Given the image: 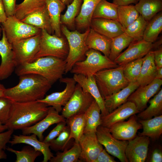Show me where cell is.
Masks as SVG:
<instances>
[{
    "label": "cell",
    "instance_id": "39",
    "mask_svg": "<svg viewBox=\"0 0 162 162\" xmlns=\"http://www.w3.org/2000/svg\"><path fill=\"white\" fill-rule=\"evenodd\" d=\"M83 0H73L70 4L67 5L65 13L61 15L60 23L72 28L75 25V20L79 14Z\"/></svg>",
    "mask_w": 162,
    "mask_h": 162
},
{
    "label": "cell",
    "instance_id": "62",
    "mask_svg": "<svg viewBox=\"0 0 162 162\" xmlns=\"http://www.w3.org/2000/svg\"></svg>",
    "mask_w": 162,
    "mask_h": 162
},
{
    "label": "cell",
    "instance_id": "9",
    "mask_svg": "<svg viewBox=\"0 0 162 162\" xmlns=\"http://www.w3.org/2000/svg\"><path fill=\"white\" fill-rule=\"evenodd\" d=\"M41 37V33L11 44L17 66L33 61L39 50Z\"/></svg>",
    "mask_w": 162,
    "mask_h": 162
},
{
    "label": "cell",
    "instance_id": "1",
    "mask_svg": "<svg viewBox=\"0 0 162 162\" xmlns=\"http://www.w3.org/2000/svg\"><path fill=\"white\" fill-rule=\"evenodd\" d=\"M18 84L6 88L4 96L14 102H27L43 98L52 84L44 77L34 74L20 76Z\"/></svg>",
    "mask_w": 162,
    "mask_h": 162
},
{
    "label": "cell",
    "instance_id": "48",
    "mask_svg": "<svg viewBox=\"0 0 162 162\" xmlns=\"http://www.w3.org/2000/svg\"><path fill=\"white\" fill-rule=\"evenodd\" d=\"M14 131L12 130H8L4 132L0 133V148L5 150L6 144L9 143Z\"/></svg>",
    "mask_w": 162,
    "mask_h": 162
},
{
    "label": "cell",
    "instance_id": "60",
    "mask_svg": "<svg viewBox=\"0 0 162 162\" xmlns=\"http://www.w3.org/2000/svg\"><path fill=\"white\" fill-rule=\"evenodd\" d=\"M2 32V28L1 27L0 25V35H1V33Z\"/></svg>",
    "mask_w": 162,
    "mask_h": 162
},
{
    "label": "cell",
    "instance_id": "8",
    "mask_svg": "<svg viewBox=\"0 0 162 162\" xmlns=\"http://www.w3.org/2000/svg\"><path fill=\"white\" fill-rule=\"evenodd\" d=\"M2 24V28L11 44L41 33L40 29L23 22L14 15L7 16L5 21Z\"/></svg>",
    "mask_w": 162,
    "mask_h": 162
},
{
    "label": "cell",
    "instance_id": "24",
    "mask_svg": "<svg viewBox=\"0 0 162 162\" xmlns=\"http://www.w3.org/2000/svg\"><path fill=\"white\" fill-rule=\"evenodd\" d=\"M139 86L137 81L131 82L118 92L104 99L106 110L109 113L127 101L130 95Z\"/></svg>",
    "mask_w": 162,
    "mask_h": 162
},
{
    "label": "cell",
    "instance_id": "25",
    "mask_svg": "<svg viewBox=\"0 0 162 162\" xmlns=\"http://www.w3.org/2000/svg\"><path fill=\"white\" fill-rule=\"evenodd\" d=\"M157 69L154 51L151 50L143 57L140 73L136 81L139 86L147 85L155 79Z\"/></svg>",
    "mask_w": 162,
    "mask_h": 162
},
{
    "label": "cell",
    "instance_id": "38",
    "mask_svg": "<svg viewBox=\"0 0 162 162\" xmlns=\"http://www.w3.org/2000/svg\"><path fill=\"white\" fill-rule=\"evenodd\" d=\"M110 53L109 58L114 61L122 51L128 47L134 39L124 32L111 38Z\"/></svg>",
    "mask_w": 162,
    "mask_h": 162
},
{
    "label": "cell",
    "instance_id": "45",
    "mask_svg": "<svg viewBox=\"0 0 162 162\" xmlns=\"http://www.w3.org/2000/svg\"><path fill=\"white\" fill-rule=\"evenodd\" d=\"M70 134V128L68 125L66 126L59 135L49 143L50 147L56 152L65 149L69 143L68 140Z\"/></svg>",
    "mask_w": 162,
    "mask_h": 162
},
{
    "label": "cell",
    "instance_id": "40",
    "mask_svg": "<svg viewBox=\"0 0 162 162\" xmlns=\"http://www.w3.org/2000/svg\"><path fill=\"white\" fill-rule=\"evenodd\" d=\"M118 21L124 29L133 23L139 16L140 14L134 6L129 5L118 6Z\"/></svg>",
    "mask_w": 162,
    "mask_h": 162
},
{
    "label": "cell",
    "instance_id": "3",
    "mask_svg": "<svg viewBox=\"0 0 162 162\" xmlns=\"http://www.w3.org/2000/svg\"><path fill=\"white\" fill-rule=\"evenodd\" d=\"M66 64L65 59L47 56L40 57L30 63L18 66L15 70L18 76L28 74L38 75L52 84L63 77L65 73Z\"/></svg>",
    "mask_w": 162,
    "mask_h": 162
},
{
    "label": "cell",
    "instance_id": "35",
    "mask_svg": "<svg viewBox=\"0 0 162 162\" xmlns=\"http://www.w3.org/2000/svg\"><path fill=\"white\" fill-rule=\"evenodd\" d=\"M150 105L146 109L138 113L137 117L141 120H147L162 114V89L150 100Z\"/></svg>",
    "mask_w": 162,
    "mask_h": 162
},
{
    "label": "cell",
    "instance_id": "41",
    "mask_svg": "<svg viewBox=\"0 0 162 162\" xmlns=\"http://www.w3.org/2000/svg\"><path fill=\"white\" fill-rule=\"evenodd\" d=\"M81 148L79 143L74 142L71 148L65 149L62 152H57L50 160V162H76L80 158Z\"/></svg>",
    "mask_w": 162,
    "mask_h": 162
},
{
    "label": "cell",
    "instance_id": "23",
    "mask_svg": "<svg viewBox=\"0 0 162 162\" xmlns=\"http://www.w3.org/2000/svg\"><path fill=\"white\" fill-rule=\"evenodd\" d=\"M32 134L30 136L14 135L12 139L9 143L12 146L20 143H25L30 145L43 154L44 159L42 162L50 161L54 155L51 152L49 144L38 140L36 135Z\"/></svg>",
    "mask_w": 162,
    "mask_h": 162
},
{
    "label": "cell",
    "instance_id": "51",
    "mask_svg": "<svg viewBox=\"0 0 162 162\" xmlns=\"http://www.w3.org/2000/svg\"><path fill=\"white\" fill-rule=\"evenodd\" d=\"M154 61L157 68L162 67V48L160 47L153 51Z\"/></svg>",
    "mask_w": 162,
    "mask_h": 162
},
{
    "label": "cell",
    "instance_id": "16",
    "mask_svg": "<svg viewBox=\"0 0 162 162\" xmlns=\"http://www.w3.org/2000/svg\"><path fill=\"white\" fill-rule=\"evenodd\" d=\"M130 117L128 121L117 122L108 128L111 134L116 138L129 141L134 138L138 130L142 128V126L137 121L135 114Z\"/></svg>",
    "mask_w": 162,
    "mask_h": 162
},
{
    "label": "cell",
    "instance_id": "34",
    "mask_svg": "<svg viewBox=\"0 0 162 162\" xmlns=\"http://www.w3.org/2000/svg\"><path fill=\"white\" fill-rule=\"evenodd\" d=\"M66 122L70 128L68 142L74 139V142L79 143L83 134L85 123L84 114L72 116L66 119Z\"/></svg>",
    "mask_w": 162,
    "mask_h": 162
},
{
    "label": "cell",
    "instance_id": "17",
    "mask_svg": "<svg viewBox=\"0 0 162 162\" xmlns=\"http://www.w3.org/2000/svg\"><path fill=\"white\" fill-rule=\"evenodd\" d=\"M66 119L53 108H48L46 116L41 120L34 124L22 129V134L28 135L31 134L36 135L39 140L42 141L44 140V132L51 125L60 122L65 121Z\"/></svg>",
    "mask_w": 162,
    "mask_h": 162
},
{
    "label": "cell",
    "instance_id": "7",
    "mask_svg": "<svg viewBox=\"0 0 162 162\" xmlns=\"http://www.w3.org/2000/svg\"><path fill=\"white\" fill-rule=\"evenodd\" d=\"M68 52V45L66 39L52 35L45 30L42 29L39 50L33 61L39 58L47 56L65 60Z\"/></svg>",
    "mask_w": 162,
    "mask_h": 162
},
{
    "label": "cell",
    "instance_id": "2",
    "mask_svg": "<svg viewBox=\"0 0 162 162\" xmlns=\"http://www.w3.org/2000/svg\"><path fill=\"white\" fill-rule=\"evenodd\" d=\"M48 106L37 100L13 102L10 117L4 124L8 130H21L36 124L47 115Z\"/></svg>",
    "mask_w": 162,
    "mask_h": 162
},
{
    "label": "cell",
    "instance_id": "52",
    "mask_svg": "<svg viewBox=\"0 0 162 162\" xmlns=\"http://www.w3.org/2000/svg\"><path fill=\"white\" fill-rule=\"evenodd\" d=\"M150 162H162V153L160 149L156 148L154 150L152 155Z\"/></svg>",
    "mask_w": 162,
    "mask_h": 162
},
{
    "label": "cell",
    "instance_id": "46",
    "mask_svg": "<svg viewBox=\"0 0 162 162\" xmlns=\"http://www.w3.org/2000/svg\"><path fill=\"white\" fill-rule=\"evenodd\" d=\"M13 101L4 96L0 97V123L4 124L10 115Z\"/></svg>",
    "mask_w": 162,
    "mask_h": 162
},
{
    "label": "cell",
    "instance_id": "26",
    "mask_svg": "<svg viewBox=\"0 0 162 162\" xmlns=\"http://www.w3.org/2000/svg\"><path fill=\"white\" fill-rule=\"evenodd\" d=\"M80 12L76 18L75 25L78 29L90 28L94 11L101 0H83Z\"/></svg>",
    "mask_w": 162,
    "mask_h": 162
},
{
    "label": "cell",
    "instance_id": "54",
    "mask_svg": "<svg viewBox=\"0 0 162 162\" xmlns=\"http://www.w3.org/2000/svg\"><path fill=\"white\" fill-rule=\"evenodd\" d=\"M7 18L2 0H0V22H4Z\"/></svg>",
    "mask_w": 162,
    "mask_h": 162
},
{
    "label": "cell",
    "instance_id": "61",
    "mask_svg": "<svg viewBox=\"0 0 162 162\" xmlns=\"http://www.w3.org/2000/svg\"><path fill=\"white\" fill-rule=\"evenodd\" d=\"M68 0L70 3V2H71L73 1V0Z\"/></svg>",
    "mask_w": 162,
    "mask_h": 162
},
{
    "label": "cell",
    "instance_id": "47",
    "mask_svg": "<svg viewBox=\"0 0 162 162\" xmlns=\"http://www.w3.org/2000/svg\"><path fill=\"white\" fill-rule=\"evenodd\" d=\"M66 121L57 123V125L51 131L43 141L49 143L59 135L66 126Z\"/></svg>",
    "mask_w": 162,
    "mask_h": 162
},
{
    "label": "cell",
    "instance_id": "12",
    "mask_svg": "<svg viewBox=\"0 0 162 162\" xmlns=\"http://www.w3.org/2000/svg\"><path fill=\"white\" fill-rule=\"evenodd\" d=\"M60 81L66 86L62 91L52 93L43 98L37 101L50 106L59 112L68 102L74 91L76 83L73 78L62 77Z\"/></svg>",
    "mask_w": 162,
    "mask_h": 162
},
{
    "label": "cell",
    "instance_id": "19",
    "mask_svg": "<svg viewBox=\"0 0 162 162\" xmlns=\"http://www.w3.org/2000/svg\"><path fill=\"white\" fill-rule=\"evenodd\" d=\"M150 143L149 137L138 136L129 141L125 154L129 162H144L147 155Z\"/></svg>",
    "mask_w": 162,
    "mask_h": 162
},
{
    "label": "cell",
    "instance_id": "55",
    "mask_svg": "<svg viewBox=\"0 0 162 162\" xmlns=\"http://www.w3.org/2000/svg\"><path fill=\"white\" fill-rule=\"evenodd\" d=\"M155 79L162 80V67L157 68Z\"/></svg>",
    "mask_w": 162,
    "mask_h": 162
},
{
    "label": "cell",
    "instance_id": "21",
    "mask_svg": "<svg viewBox=\"0 0 162 162\" xmlns=\"http://www.w3.org/2000/svg\"><path fill=\"white\" fill-rule=\"evenodd\" d=\"M76 83L81 87L83 91L90 94L99 106L101 116L108 113L105 108L104 100L98 87L94 76L87 77L80 74H74L73 77Z\"/></svg>",
    "mask_w": 162,
    "mask_h": 162
},
{
    "label": "cell",
    "instance_id": "22",
    "mask_svg": "<svg viewBox=\"0 0 162 162\" xmlns=\"http://www.w3.org/2000/svg\"><path fill=\"white\" fill-rule=\"evenodd\" d=\"M90 27L98 33L110 38L124 32V29L118 21L110 19L92 18Z\"/></svg>",
    "mask_w": 162,
    "mask_h": 162
},
{
    "label": "cell",
    "instance_id": "37",
    "mask_svg": "<svg viewBox=\"0 0 162 162\" xmlns=\"http://www.w3.org/2000/svg\"><path fill=\"white\" fill-rule=\"evenodd\" d=\"M118 6L106 0H101L95 9L92 19L103 18L118 21Z\"/></svg>",
    "mask_w": 162,
    "mask_h": 162
},
{
    "label": "cell",
    "instance_id": "31",
    "mask_svg": "<svg viewBox=\"0 0 162 162\" xmlns=\"http://www.w3.org/2000/svg\"><path fill=\"white\" fill-rule=\"evenodd\" d=\"M134 6L139 14L148 22L162 11V0H139Z\"/></svg>",
    "mask_w": 162,
    "mask_h": 162
},
{
    "label": "cell",
    "instance_id": "20",
    "mask_svg": "<svg viewBox=\"0 0 162 162\" xmlns=\"http://www.w3.org/2000/svg\"><path fill=\"white\" fill-rule=\"evenodd\" d=\"M140 112L134 103L127 101L106 115L101 116V125L109 128L114 124Z\"/></svg>",
    "mask_w": 162,
    "mask_h": 162
},
{
    "label": "cell",
    "instance_id": "30",
    "mask_svg": "<svg viewBox=\"0 0 162 162\" xmlns=\"http://www.w3.org/2000/svg\"><path fill=\"white\" fill-rule=\"evenodd\" d=\"M85 123L83 134L96 133L98 127L101 124L100 107L95 100L85 112Z\"/></svg>",
    "mask_w": 162,
    "mask_h": 162
},
{
    "label": "cell",
    "instance_id": "58",
    "mask_svg": "<svg viewBox=\"0 0 162 162\" xmlns=\"http://www.w3.org/2000/svg\"><path fill=\"white\" fill-rule=\"evenodd\" d=\"M7 129L6 126L0 123V133L3 132L5 130Z\"/></svg>",
    "mask_w": 162,
    "mask_h": 162
},
{
    "label": "cell",
    "instance_id": "13",
    "mask_svg": "<svg viewBox=\"0 0 162 162\" xmlns=\"http://www.w3.org/2000/svg\"><path fill=\"white\" fill-rule=\"evenodd\" d=\"M2 32V38L0 40V80L9 77L17 66L12 44L8 41L3 29Z\"/></svg>",
    "mask_w": 162,
    "mask_h": 162
},
{
    "label": "cell",
    "instance_id": "50",
    "mask_svg": "<svg viewBox=\"0 0 162 162\" xmlns=\"http://www.w3.org/2000/svg\"><path fill=\"white\" fill-rule=\"evenodd\" d=\"M105 149H103L98 154L94 162H116Z\"/></svg>",
    "mask_w": 162,
    "mask_h": 162
},
{
    "label": "cell",
    "instance_id": "44",
    "mask_svg": "<svg viewBox=\"0 0 162 162\" xmlns=\"http://www.w3.org/2000/svg\"><path fill=\"white\" fill-rule=\"evenodd\" d=\"M142 62L143 58L123 65L124 76L129 83L136 81L140 73Z\"/></svg>",
    "mask_w": 162,
    "mask_h": 162
},
{
    "label": "cell",
    "instance_id": "36",
    "mask_svg": "<svg viewBox=\"0 0 162 162\" xmlns=\"http://www.w3.org/2000/svg\"><path fill=\"white\" fill-rule=\"evenodd\" d=\"M162 30V12H160L149 20L144 32L143 39L152 43L157 40Z\"/></svg>",
    "mask_w": 162,
    "mask_h": 162
},
{
    "label": "cell",
    "instance_id": "49",
    "mask_svg": "<svg viewBox=\"0 0 162 162\" xmlns=\"http://www.w3.org/2000/svg\"><path fill=\"white\" fill-rule=\"evenodd\" d=\"M7 16L14 15L16 0H2Z\"/></svg>",
    "mask_w": 162,
    "mask_h": 162
},
{
    "label": "cell",
    "instance_id": "14",
    "mask_svg": "<svg viewBox=\"0 0 162 162\" xmlns=\"http://www.w3.org/2000/svg\"><path fill=\"white\" fill-rule=\"evenodd\" d=\"M162 80L155 79L150 83L139 86L129 96L127 101L135 105L137 110L141 112L146 108L150 99L160 89Z\"/></svg>",
    "mask_w": 162,
    "mask_h": 162
},
{
    "label": "cell",
    "instance_id": "10",
    "mask_svg": "<svg viewBox=\"0 0 162 162\" xmlns=\"http://www.w3.org/2000/svg\"><path fill=\"white\" fill-rule=\"evenodd\" d=\"M94 100L89 93L84 92L76 83L70 99L62 110V115L67 119L76 115L84 114Z\"/></svg>",
    "mask_w": 162,
    "mask_h": 162
},
{
    "label": "cell",
    "instance_id": "59",
    "mask_svg": "<svg viewBox=\"0 0 162 162\" xmlns=\"http://www.w3.org/2000/svg\"><path fill=\"white\" fill-rule=\"evenodd\" d=\"M65 5H68L70 4V2L68 0H60Z\"/></svg>",
    "mask_w": 162,
    "mask_h": 162
},
{
    "label": "cell",
    "instance_id": "43",
    "mask_svg": "<svg viewBox=\"0 0 162 162\" xmlns=\"http://www.w3.org/2000/svg\"><path fill=\"white\" fill-rule=\"evenodd\" d=\"M6 149L16 155V162H34L38 157L42 154L34 148L28 146L24 147L21 151L16 150L9 147H7Z\"/></svg>",
    "mask_w": 162,
    "mask_h": 162
},
{
    "label": "cell",
    "instance_id": "6",
    "mask_svg": "<svg viewBox=\"0 0 162 162\" xmlns=\"http://www.w3.org/2000/svg\"><path fill=\"white\" fill-rule=\"evenodd\" d=\"M123 66L100 70L94 75L95 81L104 99L116 93L127 86L129 83L124 77Z\"/></svg>",
    "mask_w": 162,
    "mask_h": 162
},
{
    "label": "cell",
    "instance_id": "53",
    "mask_svg": "<svg viewBox=\"0 0 162 162\" xmlns=\"http://www.w3.org/2000/svg\"><path fill=\"white\" fill-rule=\"evenodd\" d=\"M139 0H112V3L118 6H125L132 4H136Z\"/></svg>",
    "mask_w": 162,
    "mask_h": 162
},
{
    "label": "cell",
    "instance_id": "27",
    "mask_svg": "<svg viewBox=\"0 0 162 162\" xmlns=\"http://www.w3.org/2000/svg\"><path fill=\"white\" fill-rule=\"evenodd\" d=\"M46 3L53 32L56 36L61 37V13L66 5L60 0H46Z\"/></svg>",
    "mask_w": 162,
    "mask_h": 162
},
{
    "label": "cell",
    "instance_id": "56",
    "mask_svg": "<svg viewBox=\"0 0 162 162\" xmlns=\"http://www.w3.org/2000/svg\"><path fill=\"white\" fill-rule=\"evenodd\" d=\"M4 150L0 148V159H6L7 158V155Z\"/></svg>",
    "mask_w": 162,
    "mask_h": 162
},
{
    "label": "cell",
    "instance_id": "18",
    "mask_svg": "<svg viewBox=\"0 0 162 162\" xmlns=\"http://www.w3.org/2000/svg\"><path fill=\"white\" fill-rule=\"evenodd\" d=\"M79 143L81 150L80 158L86 162H94L103 149L95 132L83 134Z\"/></svg>",
    "mask_w": 162,
    "mask_h": 162
},
{
    "label": "cell",
    "instance_id": "32",
    "mask_svg": "<svg viewBox=\"0 0 162 162\" xmlns=\"http://www.w3.org/2000/svg\"><path fill=\"white\" fill-rule=\"evenodd\" d=\"M143 128L139 136H146L152 139L159 138L162 134V115L147 119L139 120Z\"/></svg>",
    "mask_w": 162,
    "mask_h": 162
},
{
    "label": "cell",
    "instance_id": "33",
    "mask_svg": "<svg viewBox=\"0 0 162 162\" xmlns=\"http://www.w3.org/2000/svg\"><path fill=\"white\" fill-rule=\"evenodd\" d=\"M46 5V0H24L20 4L16 5L14 15L21 20Z\"/></svg>",
    "mask_w": 162,
    "mask_h": 162
},
{
    "label": "cell",
    "instance_id": "42",
    "mask_svg": "<svg viewBox=\"0 0 162 162\" xmlns=\"http://www.w3.org/2000/svg\"><path fill=\"white\" fill-rule=\"evenodd\" d=\"M148 22L140 14L136 20L124 29V32L134 40H142Z\"/></svg>",
    "mask_w": 162,
    "mask_h": 162
},
{
    "label": "cell",
    "instance_id": "29",
    "mask_svg": "<svg viewBox=\"0 0 162 162\" xmlns=\"http://www.w3.org/2000/svg\"><path fill=\"white\" fill-rule=\"evenodd\" d=\"M21 20L41 30H45L50 34L53 33L46 5L41 9Z\"/></svg>",
    "mask_w": 162,
    "mask_h": 162
},
{
    "label": "cell",
    "instance_id": "57",
    "mask_svg": "<svg viewBox=\"0 0 162 162\" xmlns=\"http://www.w3.org/2000/svg\"><path fill=\"white\" fill-rule=\"evenodd\" d=\"M6 88L0 82V97L4 96V93Z\"/></svg>",
    "mask_w": 162,
    "mask_h": 162
},
{
    "label": "cell",
    "instance_id": "4",
    "mask_svg": "<svg viewBox=\"0 0 162 162\" xmlns=\"http://www.w3.org/2000/svg\"><path fill=\"white\" fill-rule=\"evenodd\" d=\"M61 32L66 37L69 52L65 59L66 63L65 73L70 72L74 64L77 62L84 60L85 54L88 50L86 40L90 28L83 33L77 30L70 31L63 25L61 26Z\"/></svg>",
    "mask_w": 162,
    "mask_h": 162
},
{
    "label": "cell",
    "instance_id": "28",
    "mask_svg": "<svg viewBox=\"0 0 162 162\" xmlns=\"http://www.w3.org/2000/svg\"><path fill=\"white\" fill-rule=\"evenodd\" d=\"M111 41V38L99 34L90 28L86 44L88 50L92 49L101 52L109 57Z\"/></svg>",
    "mask_w": 162,
    "mask_h": 162
},
{
    "label": "cell",
    "instance_id": "5",
    "mask_svg": "<svg viewBox=\"0 0 162 162\" xmlns=\"http://www.w3.org/2000/svg\"><path fill=\"white\" fill-rule=\"evenodd\" d=\"M85 56L84 60L77 62L74 64L70 71L71 73L89 77L94 76L100 70L119 66L109 57L93 49L88 50Z\"/></svg>",
    "mask_w": 162,
    "mask_h": 162
},
{
    "label": "cell",
    "instance_id": "15",
    "mask_svg": "<svg viewBox=\"0 0 162 162\" xmlns=\"http://www.w3.org/2000/svg\"><path fill=\"white\" fill-rule=\"evenodd\" d=\"M124 52L121 53L114 61L119 66L144 57L153 48L152 43L144 39L134 40Z\"/></svg>",
    "mask_w": 162,
    "mask_h": 162
},
{
    "label": "cell",
    "instance_id": "11",
    "mask_svg": "<svg viewBox=\"0 0 162 162\" xmlns=\"http://www.w3.org/2000/svg\"><path fill=\"white\" fill-rule=\"evenodd\" d=\"M96 134L99 142L105 148L108 153L118 158L121 162H128L125 150L128 142L118 140L114 137L108 128L101 125L97 128Z\"/></svg>",
    "mask_w": 162,
    "mask_h": 162
}]
</instances>
